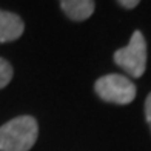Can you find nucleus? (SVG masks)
Listing matches in <instances>:
<instances>
[{"instance_id":"6","label":"nucleus","mask_w":151,"mask_h":151,"mask_svg":"<svg viewBox=\"0 0 151 151\" xmlns=\"http://www.w3.org/2000/svg\"><path fill=\"white\" fill-rule=\"evenodd\" d=\"M12 79V66L8 60L0 57V90L5 88Z\"/></svg>"},{"instance_id":"3","label":"nucleus","mask_w":151,"mask_h":151,"mask_svg":"<svg viewBox=\"0 0 151 151\" xmlns=\"http://www.w3.org/2000/svg\"><path fill=\"white\" fill-rule=\"evenodd\" d=\"M94 90L100 99L109 104L127 105L136 97V85L122 74H106L96 80Z\"/></svg>"},{"instance_id":"7","label":"nucleus","mask_w":151,"mask_h":151,"mask_svg":"<svg viewBox=\"0 0 151 151\" xmlns=\"http://www.w3.org/2000/svg\"><path fill=\"white\" fill-rule=\"evenodd\" d=\"M145 117L150 125V129H151V93L148 94V97L145 100Z\"/></svg>"},{"instance_id":"5","label":"nucleus","mask_w":151,"mask_h":151,"mask_svg":"<svg viewBox=\"0 0 151 151\" xmlns=\"http://www.w3.org/2000/svg\"><path fill=\"white\" fill-rule=\"evenodd\" d=\"M62 11L76 22L86 20L94 12V0H60Z\"/></svg>"},{"instance_id":"4","label":"nucleus","mask_w":151,"mask_h":151,"mask_svg":"<svg viewBox=\"0 0 151 151\" xmlns=\"http://www.w3.org/2000/svg\"><path fill=\"white\" fill-rule=\"evenodd\" d=\"M23 20L14 12L0 9V42H11L23 34Z\"/></svg>"},{"instance_id":"2","label":"nucleus","mask_w":151,"mask_h":151,"mask_svg":"<svg viewBox=\"0 0 151 151\" xmlns=\"http://www.w3.org/2000/svg\"><path fill=\"white\" fill-rule=\"evenodd\" d=\"M114 62L129 77H140L147 68V42L140 31H134L129 43L114 52Z\"/></svg>"},{"instance_id":"8","label":"nucleus","mask_w":151,"mask_h":151,"mask_svg":"<svg viewBox=\"0 0 151 151\" xmlns=\"http://www.w3.org/2000/svg\"><path fill=\"white\" fill-rule=\"evenodd\" d=\"M139 2H140V0H119V3L122 6H125V8H134Z\"/></svg>"},{"instance_id":"1","label":"nucleus","mask_w":151,"mask_h":151,"mask_svg":"<svg viewBox=\"0 0 151 151\" xmlns=\"http://www.w3.org/2000/svg\"><path fill=\"white\" fill-rule=\"evenodd\" d=\"M39 136L37 120L20 116L0 127V151H29Z\"/></svg>"}]
</instances>
